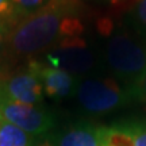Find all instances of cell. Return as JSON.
<instances>
[{"mask_svg": "<svg viewBox=\"0 0 146 146\" xmlns=\"http://www.w3.org/2000/svg\"><path fill=\"white\" fill-rule=\"evenodd\" d=\"M7 34H8V27L4 26V25H0V54L3 52V46H4V41Z\"/></svg>", "mask_w": 146, "mask_h": 146, "instance_id": "9a60e30c", "label": "cell"}, {"mask_svg": "<svg viewBox=\"0 0 146 146\" xmlns=\"http://www.w3.org/2000/svg\"><path fill=\"white\" fill-rule=\"evenodd\" d=\"M34 146H57V145L50 141H47V139H45V141H39V142H36V143H34Z\"/></svg>", "mask_w": 146, "mask_h": 146, "instance_id": "2e32d148", "label": "cell"}, {"mask_svg": "<svg viewBox=\"0 0 146 146\" xmlns=\"http://www.w3.org/2000/svg\"><path fill=\"white\" fill-rule=\"evenodd\" d=\"M108 141V129L92 125H78L58 137L57 146H103Z\"/></svg>", "mask_w": 146, "mask_h": 146, "instance_id": "ba28073f", "label": "cell"}, {"mask_svg": "<svg viewBox=\"0 0 146 146\" xmlns=\"http://www.w3.org/2000/svg\"><path fill=\"white\" fill-rule=\"evenodd\" d=\"M0 123H1V118H0Z\"/></svg>", "mask_w": 146, "mask_h": 146, "instance_id": "ac0fdd59", "label": "cell"}, {"mask_svg": "<svg viewBox=\"0 0 146 146\" xmlns=\"http://www.w3.org/2000/svg\"><path fill=\"white\" fill-rule=\"evenodd\" d=\"M14 4L12 0H0V25L8 29L14 26Z\"/></svg>", "mask_w": 146, "mask_h": 146, "instance_id": "4fadbf2b", "label": "cell"}, {"mask_svg": "<svg viewBox=\"0 0 146 146\" xmlns=\"http://www.w3.org/2000/svg\"><path fill=\"white\" fill-rule=\"evenodd\" d=\"M53 0H12L14 4V21L19 22L27 16L33 15L42 10L43 7L50 4ZM14 23V25H15Z\"/></svg>", "mask_w": 146, "mask_h": 146, "instance_id": "8fae6325", "label": "cell"}, {"mask_svg": "<svg viewBox=\"0 0 146 146\" xmlns=\"http://www.w3.org/2000/svg\"><path fill=\"white\" fill-rule=\"evenodd\" d=\"M38 72H39V77L43 85L45 96L50 99H65L69 95H72L77 88L76 76L70 74L66 70L39 62Z\"/></svg>", "mask_w": 146, "mask_h": 146, "instance_id": "52a82bcc", "label": "cell"}, {"mask_svg": "<svg viewBox=\"0 0 146 146\" xmlns=\"http://www.w3.org/2000/svg\"><path fill=\"white\" fill-rule=\"evenodd\" d=\"M129 91L134 100H141L146 103V70L131 83Z\"/></svg>", "mask_w": 146, "mask_h": 146, "instance_id": "7c38bea8", "label": "cell"}, {"mask_svg": "<svg viewBox=\"0 0 146 146\" xmlns=\"http://www.w3.org/2000/svg\"><path fill=\"white\" fill-rule=\"evenodd\" d=\"M0 146H34V137L1 119Z\"/></svg>", "mask_w": 146, "mask_h": 146, "instance_id": "9c48e42d", "label": "cell"}, {"mask_svg": "<svg viewBox=\"0 0 146 146\" xmlns=\"http://www.w3.org/2000/svg\"><path fill=\"white\" fill-rule=\"evenodd\" d=\"M83 31L74 0H53L38 12L16 22L7 36L14 54L31 56L52 49L66 38L80 36Z\"/></svg>", "mask_w": 146, "mask_h": 146, "instance_id": "6da1fadb", "label": "cell"}, {"mask_svg": "<svg viewBox=\"0 0 146 146\" xmlns=\"http://www.w3.org/2000/svg\"><path fill=\"white\" fill-rule=\"evenodd\" d=\"M49 50L47 65L66 70L73 76L89 72L96 62L92 50L81 36L66 38Z\"/></svg>", "mask_w": 146, "mask_h": 146, "instance_id": "5b68a950", "label": "cell"}, {"mask_svg": "<svg viewBox=\"0 0 146 146\" xmlns=\"http://www.w3.org/2000/svg\"><path fill=\"white\" fill-rule=\"evenodd\" d=\"M0 118L33 137L46 134L56 125V118L45 107L12 100L0 94Z\"/></svg>", "mask_w": 146, "mask_h": 146, "instance_id": "277c9868", "label": "cell"}, {"mask_svg": "<svg viewBox=\"0 0 146 146\" xmlns=\"http://www.w3.org/2000/svg\"><path fill=\"white\" fill-rule=\"evenodd\" d=\"M38 61H31L22 72L1 80L0 94L21 103L41 106L45 99V92L38 72Z\"/></svg>", "mask_w": 146, "mask_h": 146, "instance_id": "8992f818", "label": "cell"}, {"mask_svg": "<svg viewBox=\"0 0 146 146\" xmlns=\"http://www.w3.org/2000/svg\"><path fill=\"white\" fill-rule=\"evenodd\" d=\"M134 12L137 19L142 23V26L146 27V0H135Z\"/></svg>", "mask_w": 146, "mask_h": 146, "instance_id": "5bb4252c", "label": "cell"}, {"mask_svg": "<svg viewBox=\"0 0 146 146\" xmlns=\"http://www.w3.org/2000/svg\"><path fill=\"white\" fill-rule=\"evenodd\" d=\"M125 137L129 146H146V125L143 123H125L114 126Z\"/></svg>", "mask_w": 146, "mask_h": 146, "instance_id": "30bf717a", "label": "cell"}, {"mask_svg": "<svg viewBox=\"0 0 146 146\" xmlns=\"http://www.w3.org/2000/svg\"><path fill=\"white\" fill-rule=\"evenodd\" d=\"M76 96L80 106L91 114H107L131 102L129 88H122L111 78H85L77 84Z\"/></svg>", "mask_w": 146, "mask_h": 146, "instance_id": "7a4b0ae2", "label": "cell"}, {"mask_svg": "<svg viewBox=\"0 0 146 146\" xmlns=\"http://www.w3.org/2000/svg\"><path fill=\"white\" fill-rule=\"evenodd\" d=\"M106 60L115 74L133 83L146 70V47L125 33H116L107 42Z\"/></svg>", "mask_w": 146, "mask_h": 146, "instance_id": "3957f363", "label": "cell"}, {"mask_svg": "<svg viewBox=\"0 0 146 146\" xmlns=\"http://www.w3.org/2000/svg\"><path fill=\"white\" fill-rule=\"evenodd\" d=\"M103 146H112V145L110 143V141H107V142H106V143H104V145H103Z\"/></svg>", "mask_w": 146, "mask_h": 146, "instance_id": "e0dca14e", "label": "cell"}]
</instances>
